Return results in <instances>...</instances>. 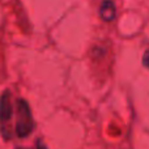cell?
<instances>
[{
    "label": "cell",
    "mask_w": 149,
    "mask_h": 149,
    "mask_svg": "<svg viewBox=\"0 0 149 149\" xmlns=\"http://www.w3.org/2000/svg\"><path fill=\"white\" fill-rule=\"evenodd\" d=\"M12 103H10V93L5 90L0 97V124H1V134L4 139L10 137V128H9V120L12 118Z\"/></svg>",
    "instance_id": "2"
},
{
    "label": "cell",
    "mask_w": 149,
    "mask_h": 149,
    "mask_svg": "<svg viewBox=\"0 0 149 149\" xmlns=\"http://www.w3.org/2000/svg\"><path fill=\"white\" fill-rule=\"evenodd\" d=\"M100 16L103 21H113L115 17V4L113 0H103L100 7Z\"/></svg>",
    "instance_id": "3"
},
{
    "label": "cell",
    "mask_w": 149,
    "mask_h": 149,
    "mask_svg": "<svg viewBox=\"0 0 149 149\" xmlns=\"http://www.w3.org/2000/svg\"><path fill=\"white\" fill-rule=\"evenodd\" d=\"M143 63H144L145 67L149 68V50H148V51H145L144 58H143Z\"/></svg>",
    "instance_id": "4"
},
{
    "label": "cell",
    "mask_w": 149,
    "mask_h": 149,
    "mask_svg": "<svg viewBox=\"0 0 149 149\" xmlns=\"http://www.w3.org/2000/svg\"><path fill=\"white\" fill-rule=\"evenodd\" d=\"M36 149H46V147H45L41 141H38L37 143V145H36Z\"/></svg>",
    "instance_id": "5"
},
{
    "label": "cell",
    "mask_w": 149,
    "mask_h": 149,
    "mask_svg": "<svg viewBox=\"0 0 149 149\" xmlns=\"http://www.w3.org/2000/svg\"><path fill=\"white\" fill-rule=\"evenodd\" d=\"M34 128V122L29 105L24 100L17 102V119H16V134L18 137H26L31 134Z\"/></svg>",
    "instance_id": "1"
}]
</instances>
